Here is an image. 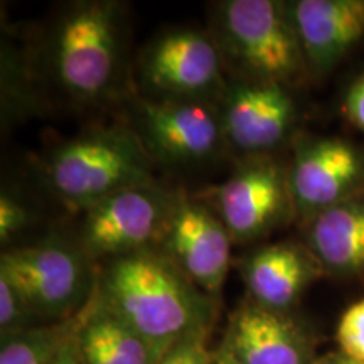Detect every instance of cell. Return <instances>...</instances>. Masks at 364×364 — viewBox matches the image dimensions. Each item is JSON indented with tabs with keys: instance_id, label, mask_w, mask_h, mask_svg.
<instances>
[{
	"instance_id": "cell-1",
	"label": "cell",
	"mask_w": 364,
	"mask_h": 364,
	"mask_svg": "<svg viewBox=\"0 0 364 364\" xmlns=\"http://www.w3.org/2000/svg\"><path fill=\"white\" fill-rule=\"evenodd\" d=\"M97 297L147 344L154 364L179 341L208 334L215 318L211 295L157 248L107 260Z\"/></svg>"
},
{
	"instance_id": "cell-2",
	"label": "cell",
	"mask_w": 364,
	"mask_h": 364,
	"mask_svg": "<svg viewBox=\"0 0 364 364\" xmlns=\"http://www.w3.org/2000/svg\"><path fill=\"white\" fill-rule=\"evenodd\" d=\"M152 164L135 130L110 127L59 145L44 164V177L63 203L85 213L120 191L156 182Z\"/></svg>"
},
{
	"instance_id": "cell-3",
	"label": "cell",
	"mask_w": 364,
	"mask_h": 364,
	"mask_svg": "<svg viewBox=\"0 0 364 364\" xmlns=\"http://www.w3.org/2000/svg\"><path fill=\"white\" fill-rule=\"evenodd\" d=\"M216 43L240 80L292 86L309 71L287 2L226 0L218 6Z\"/></svg>"
},
{
	"instance_id": "cell-4",
	"label": "cell",
	"mask_w": 364,
	"mask_h": 364,
	"mask_svg": "<svg viewBox=\"0 0 364 364\" xmlns=\"http://www.w3.org/2000/svg\"><path fill=\"white\" fill-rule=\"evenodd\" d=\"M120 56L122 12L117 2H78L58 21L51 70L58 85L73 98H102L115 83Z\"/></svg>"
},
{
	"instance_id": "cell-5",
	"label": "cell",
	"mask_w": 364,
	"mask_h": 364,
	"mask_svg": "<svg viewBox=\"0 0 364 364\" xmlns=\"http://www.w3.org/2000/svg\"><path fill=\"white\" fill-rule=\"evenodd\" d=\"M90 262L80 243L54 238L4 252L0 275L44 324H54L80 316L93 300L98 273Z\"/></svg>"
},
{
	"instance_id": "cell-6",
	"label": "cell",
	"mask_w": 364,
	"mask_h": 364,
	"mask_svg": "<svg viewBox=\"0 0 364 364\" xmlns=\"http://www.w3.org/2000/svg\"><path fill=\"white\" fill-rule=\"evenodd\" d=\"M176 193L156 182L103 199L85 211L80 245L91 260L157 248L169 225Z\"/></svg>"
},
{
	"instance_id": "cell-7",
	"label": "cell",
	"mask_w": 364,
	"mask_h": 364,
	"mask_svg": "<svg viewBox=\"0 0 364 364\" xmlns=\"http://www.w3.org/2000/svg\"><path fill=\"white\" fill-rule=\"evenodd\" d=\"M216 213L233 243H252L297 220L289 166L272 156L245 159L218 189Z\"/></svg>"
},
{
	"instance_id": "cell-8",
	"label": "cell",
	"mask_w": 364,
	"mask_h": 364,
	"mask_svg": "<svg viewBox=\"0 0 364 364\" xmlns=\"http://www.w3.org/2000/svg\"><path fill=\"white\" fill-rule=\"evenodd\" d=\"M295 218L306 225L364 191V149L343 136L300 135L289 164Z\"/></svg>"
},
{
	"instance_id": "cell-9",
	"label": "cell",
	"mask_w": 364,
	"mask_h": 364,
	"mask_svg": "<svg viewBox=\"0 0 364 364\" xmlns=\"http://www.w3.org/2000/svg\"><path fill=\"white\" fill-rule=\"evenodd\" d=\"M216 39L196 29L169 31L144 54L140 76L162 100L211 102L226 88Z\"/></svg>"
},
{
	"instance_id": "cell-10",
	"label": "cell",
	"mask_w": 364,
	"mask_h": 364,
	"mask_svg": "<svg viewBox=\"0 0 364 364\" xmlns=\"http://www.w3.org/2000/svg\"><path fill=\"white\" fill-rule=\"evenodd\" d=\"M139 134L152 159L198 164L226 144L220 108L196 100H139Z\"/></svg>"
},
{
	"instance_id": "cell-11",
	"label": "cell",
	"mask_w": 364,
	"mask_h": 364,
	"mask_svg": "<svg viewBox=\"0 0 364 364\" xmlns=\"http://www.w3.org/2000/svg\"><path fill=\"white\" fill-rule=\"evenodd\" d=\"M226 144L248 157L270 156L294 134L299 120L290 88L236 80L226 85L220 107Z\"/></svg>"
},
{
	"instance_id": "cell-12",
	"label": "cell",
	"mask_w": 364,
	"mask_h": 364,
	"mask_svg": "<svg viewBox=\"0 0 364 364\" xmlns=\"http://www.w3.org/2000/svg\"><path fill=\"white\" fill-rule=\"evenodd\" d=\"M230 231L216 211L184 193H176L169 225L157 250L204 294L225 285L231 267Z\"/></svg>"
},
{
	"instance_id": "cell-13",
	"label": "cell",
	"mask_w": 364,
	"mask_h": 364,
	"mask_svg": "<svg viewBox=\"0 0 364 364\" xmlns=\"http://www.w3.org/2000/svg\"><path fill=\"white\" fill-rule=\"evenodd\" d=\"M223 346L241 364H316L314 344L292 312L247 299L233 312Z\"/></svg>"
},
{
	"instance_id": "cell-14",
	"label": "cell",
	"mask_w": 364,
	"mask_h": 364,
	"mask_svg": "<svg viewBox=\"0 0 364 364\" xmlns=\"http://www.w3.org/2000/svg\"><path fill=\"white\" fill-rule=\"evenodd\" d=\"M309 71L326 75L364 39V0L287 2Z\"/></svg>"
},
{
	"instance_id": "cell-15",
	"label": "cell",
	"mask_w": 364,
	"mask_h": 364,
	"mask_svg": "<svg viewBox=\"0 0 364 364\" xmlns=\"http://www.w3.org/2000/svg\"><path fill=\"white\" fill-rule=\"evenodd\" d=\"M248 299L279 312H292L304 292L324 277L306 243L280 241L260 247L241 262Z\"/></svg>"
},
{
	"instance_id": "cell-16",
	"label": "cell",
	"mask_w": 364,
	"mask_h": 364,
	"mask_svg": "<svg viewBox=\"0 0 364 364\" xmlns=\"http://www.w3.org/2000/svg\"><path fill=\"white\" fill-rule=\"evenodd\" d=\"M306 241L324 275H364V191L306 223Z\"/></svg>"
},
{
	"instance_id": "cell-17",
	"label": "cell",
	"mask_w": 364,
	"mask_h": 364,
	"mask_svg": "<svg viewBox=\"0 0 364 364\" xmlns=\"http://www.w3.org/2000/svg\"><path fill=\"white\" fill-rule=\"evenodd\" d=\"M78 346L85 364H154L147 344L100 302L97 292L78 329Z\"/></svg>"
},
{
	"instance_id": "cell-18",
	"label": "cell",
	"mask_w": 364,
	"mask_h": 364,
	"mask_svg": "<svg viewBox=\"0 0 364 364\" xmlns=\"http://www.w3.org/2000/svg\"><path fill=\"white\" fill-rule=\"evenodd\" d=\"M85 312L86 309L70 321L43 324L4 336L0 344V364H53L68 339L78 332Z\"/></svg>"
},
{
	"instance_id": "cell-19",
	"label": "cell",
	"mask_w": 364,
	"mask_h": 364,
	"mask_svg": "<svg viewBox=\"0 0 364 364\" xmlns=\"http://www.w3.org/2000/svg\"><path fill=\"white\" fill-rule=\"evenodd\" d=\"M43 324L44 322L31 311L11 282L0 275V336L4 338Z\"/></svg>"
},
{
	"instance_id": "cell-20",
	"label": "cell",
	"mask_w": 364,
	"mask_h": 364,
	"mask_svg": "<svg viewBox=\"0 0 364 364\" xmlns=\"http://www.w3.org/2000/svg\"><path fill=\"white\" fill-rule=\"evenodd\" d=\"M336 339L339 353L364 361V299L353 304L341 317Z\"/></svg>"
},
{
	"instance_id": "cell-21",
	"label": "cell",
	"mask_w": 364,
	"mask_h": 364,
	"mask_svg": "<svg viewBox=\"0 0 364 364\" xmlns=\"http://www.w3.org/2000/svg\"><path fill=\"white\" fill-rule=\"evenodd\" d=\"M208 334H193L167 351L159 364H211L213 353L206 346Z\"/></svg>"
},
{
	"instance_id": "cell-22",
	"label": "cell",
	"mask_w": 364,
	"mask_h": 364,
	"mask_svg": "<svg viewBox=\"0 0 364 364\" xmlns=\"http://www.w3.org/2000/svg\"><path fill=\"white\" fill-rule=\"evenodd\" d=\"M31 215L21 201L12 194L2 193L0 196V240L2 243L12 240L17 233L31 225Z\"/></svg>"
},
{
	"instance_id": "cell-23",
	"label": "cell",
	"mask_w": 364,
	"mask_h": 364,
	"mask_svg": "<svg viewBox=\"0 0 364 364\" xmlns=\"http://www.w3.org/2000/svg\"><path fill=\"white\" fill-rule=\"evenodd\" d=\"M343 108L346 118L364 134V73L349 85L344 95Z\"/></svg>"
},
{
	"instance_id": "cell-24",
	"label": "cell",
	"mask_w": 364,
	"mask_h": 364,
	"mask_svg": "<svg viewBox=\"0 0 364 364\" xmlns=\"http://www.w3.org/2000/svg\"><path fill=\"white\" fill-rule=\"evenodd\" d=\"M53 364H85L80 353L78 332H76L71 339H68V343L63 346L61 351H59L58 356L54 358Z\"/></svg>"
},
{
	"instance_id": "cell-25",
	"label": "cell",
	"mask_w": 364,
	"mask_h": 364,
	"mask_svg": "<svg viewBox=\"0 0 364 364\" xmlns=\"http://www.w3.org/2000/svg\"><path fill=\"white\" fill-rule=\"evenodd\" d=\"M316 364H364V361H361V359L349 358L343 353H329L326 354V356L317 358Z\"/></svg>"
},
{
	"instance_id": "cell-26",
	"label": "cell",
	"mask_w": 364,
	"mask_h": 364,
	"mask_svg": "<svg viewBox=\"0 0 364 364\" xmlns=\"http://www.w3.org/2000/svg\"><path fill=\"white\" fill-rule=\"evenodd\" d=\"M211 364H241L233 354H231L225 346L221 344V348L216 353H213V363Z\"/></svg>"
}]
</instances>
